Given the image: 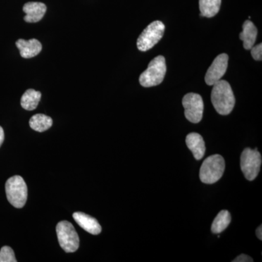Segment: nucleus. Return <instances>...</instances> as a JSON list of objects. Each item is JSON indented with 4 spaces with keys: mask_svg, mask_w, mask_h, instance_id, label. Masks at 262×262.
Segmentation results:
<instances>
[{
    "mask_svg": "<svg viewBox=\"0 0 262 262\" xmlns=\"http://www.w3.org/2000/svg\"><path fill=\"white\" fill-rule=\"evenodd\" d=\"M212 86L211 102L215 111L221 115H228L235 104V98L230 84L226 80H220Z\"/></svg>",
    "mask_w": 262,
    "mask_h": 262,
    "instance_id": "nucleus-1",
    "label": "nucleus"
},
{
    "mask_svg": "<svg viewBox=\"0 0 262 262\" xmlns=\"http://www.w3.org/2000/svg\"><path fill=\"white\" fill-rule=\"evenodd\" d=\"M225 170V161L220 155L208 157L202 164L200 179L204 184H212L218 182Z\"/></svg>",
    "mask_w": 262,
    "mask_h": 262,
    "instance_id": "nucleus-2",
    "label": "nucleus"
},
{
    "mask_svg": "<svg viewBox=\"0 0 262 262\" xmlns=\"http://www.w3.org/2000/svg\"><path fill=\"white\" fill-rule=\"evenodd\" d=\"M166 63L165 57L158 56L151 60L147 69L139 77L141 85L144 88L154 87L162 83L166 74Z\"/></svg>",
    "mask_w": 262,
    "mask_h": 262,
    "instance_id": "nucleus-3",
    "label": "nucleus"
},
{
    "mask_svg": "<svg viewBox=\"0 0 262 262\" xmlns=\"http://www.w3.org/2000/svg\"><path fill=\"white\" fill-rule=\"evenodd\" d=\"M7 198L10 204L16 208L25 206L28 196V189L25 181L20 176H14L5 184Z\"/></svg>",
    "mask_w": 262,
    "mask_h": 262,
    "instance_id": "nucleus-4",
    "label": "nucleus"
},
{
    "mask_svg": "<svg viewBox=\"0 0 262 262\" xmlns=\"http://www.w3.org/2000/svg\"><path fill=\"white\" fill-rule=\"evenodd\" d=\"M165 29V25L160 20L150 24L138 38V49L142 52L151 49L163 38Z\"/></svg>",
    "mask_w": 262,
    "mask_h": 262,
    "instance_id": "nucleus-5",
    "label": "nucleus"
},
{
    "mask_svg": "<svg viewBox=\"0 0 262 262\" xmlns=\"http://www.w3.org/2000/svg\"><path fill=\"white\" fill-rule=\"evenodd\" d=\"M58 243L67 253L75 252L80 246V239L75 227L67 221H62L57 225Z\"/></svg>",
    "mask_w": 262,
    "mask_h": 262,
    "instance_id": "nucleus-6",
    "label": "nucleus"
},
{
    "mask_svg": "<svg viewBox=\"0 0 262 262\" xmlns=\"http://www.w3.org/2000/svg\"><path fill=\"white\" fill-rule=\"evenodd\" d=\"M261 165V155L257 148L254 150L246 148L241 157V168L244 177L248 181H253L257 177Z\"/></svg>",
    "mask_w": 262,
    "mask_h": 262,
    "instance_id": "nucleus-7",
    "label": "nucleus"
},
{
    "mask_svg": "<svg viewBox=\"0 0 262 262\" xmlns=\"http://www.w3.org/2000/svg\"><path fill=\"white\" fill-rule=\"evenodd\" d=\"M186 118L192 123H198L203 118L204 103L201 95L189 93L182 99Z\"/></svg>",
    "mask_w": 262,
    "mask_h": 262,
    "instance_id": "nucleus-8",
    "label": "nucleus"
},
{
    "mask_svg": "<svg viewBox=\"0 0 262 262\" xmlns=\"http://www.w3.org/2000/svg\"><path fill=\"white\" fill-rule=\"evenodd\" d=\"M229 56L226 53L219 55L207 71L205 81L208 85H213L223 77L228 67Z\"/></svg>",
    "mask_w": 262,
    "mask_h": 262,
    "instance_id": "nucleus-9",
    "label": "nucleus"
},
{
    "mask_svg": "<svg viewBox=\"0 0 262 262\" xmlns=\"http://www.w3.org/2000/svg\"><path fill=\"white\" fill-rule=\"evenodd\" d=\"M23 10L26 13L24 20L27 23H37L46 14L47 7L42 3L30 2L24 5Z\"/></svg>",
    "mask_w": 262,
    "mask_h": 262,
    "instance_id": "nucleus-10",
    "label": "nucleus"
},
{
    "mask_svg": "<svg viewBox=\"0 0 262 262\" xmlns=\"http://www.w3.org/2000/svg\"><path fill=\"white\" fill-rule=\"evenodd\" d=\"M74 220L77 225L82 227L86 232L91 234L97 235L101 233V227L97 220L91 215L85 214L82 212H75L73 214Z\"/></svg>",
    "mask_w": 262,
    "mask_h": 262,
    "instance_id": "nucleus-11",
    "label": "nucleus"
},
{
    "mask_svg": "<svg viewBox=\"0 0 262 262\" xmlns=\"http://www.w3.org/2000/svg\"><path fill=\"white\" fill-rule=\"evenodd\" d=\"M15 45L20 51V56L24 58H31L37 56L42 48V44L36 39L29 40L20 39L16 41Z\"/></svg>",
    "mask_w": 262,
    "mask_h": 262,
    "instance_id": "nucleus-12",
    "label": "nucleus"
},
{
    "mask_svg": "<svg viewBox=\"0 0 262 262\" xmlns=\"http://www.w3.org/2000/svg\"><path fill=\"white\" fill-rule=\"evenodd\" d=\"M187 147L192 151L193 156L196 160H201L206 153V144L201 135L196 133H191L186 138Z\"/></svg>",
    "mask_w": 262,
    "mask_h": 262,
    "instance_id": "nucleus-13",
    "label": "nucleus"
},
{
    "mask_svg": "<svg viewBox=\"0 0 262 262\" xmlns=\"http://www.w3.org/2000/svg\"><path fill=\"white\" fill-rule=\"evenodd\" d=\"M258 30L251 20H247L243 25V32L239 34V39L244 42V47L246 50H251L256 40Z\"/></svg>",
    "mask_w": 262,
    "mask_h": 262,
    "instance_id": "nucleus-14",
    "label": "nucleus"
},
{
    "mask_svg": "<svg viewBox=\"0 0 262 262\" xmlns=\"http://www.w3.org/2000/svg\"><path fill=\"white\" fill-rule=\"evenodd\" d=\"M42 94L39 91L29 89L24 93L20 99V104L24 110L32 111L37 107Z\"/></svg>",
    "mask_w": 262,
    "mask_h": 262,
    "instance_id": "nucleus-15",
    "label": "nucleus"
},
{
    "mask_svg": "<svg viewBox=\"0 0 262 262\" xmlns=\"http://www.w3.org/2000/svg\"><path fill=\"white\" fill-rule=\"evenodd\" d=\"M52 125L53 120L51 117L43 114H37L31 117L29 120L31 128L37 132H44L51 128Z\"/></svg>",
    "mask_w": 262,
    "mask_h": 262,
    "instance_id": "nucleus-16",
    "label": "nucleus"
},
{
    "mask_svg": "<svg viewBox=\"0 0 262 262\" xmlns=\"http://www.w3.org/2000/svg\"><path fill=\"white\" fill-rule=\"evenodd\" d=\"M222 0H199L201 16L212 18L219 13Z\"/></svg>",
    "mask_w": 262,
    "mask_h": 262,
    "instance_id": "nucleus-17",
    "label": "nucleus"
},
{
    "mask_svg": "<svg viewBox=\"0 0 262 262\" xmlns=\"http://www.w3.org/2000/svg\"><path fill=\"white\" fill-rule=\"evenodd\" d=\"M231 222V215L228 211L223 210L218 213L212 223L211 232L220 234L227 228Z\"/></svg>",
    "mask_w": 262,
    "mask_h": 262,
    "instance_id": "nucleus-18",
    "label": "nucleus"
},
{
    "mask_svg": "<svg viewBox=\"0 0 262 262\" xmlns=\"http://www.w3.org/2000/svg\"><path fill=\"white\" fill-rule=\"evenodd\" d=\"M14 251L9 246H4L0 250V262H16Z\"/></svg>",
    "mask_w": 262,
    "mask_h": 262,
    "instance_id": "nucleus-19",
    "label": "nucleus"
},
{
    "mask_svg": "<svg viewBox=\"0 0 262 262\" xmlns=\"http://www.w3.org/2000/svg\"><path fill=\"white\" fill-rule=\"evenodd\" d=\"M251 56L253 59L256 61H261L262 58V44L257 45L256 46H253L251 49Z\"/></svg>",
    "mask_w": 262,
    "mask_h": 262,
    "instance_id": "nucleus-20",
    "label": "nucleus"
},
{
    "mask_svg": "<svg viewBox=\"0 0 262 262\" xmlns=\"http://www.w3.org/2000/svg\"><path fill=\"white\" fill-rule=\"evenodd\" d=\"M253 259L252 258L250 257L249 256L246 254H241L234 258L232 262H252Z\"/></svg>",
    "mask_w": 262,
    "mask_h": 262,
    "instance_id": "nucleus-21",
    "label": "nucleus"
},
{
    "mask_svg": "<svg viewBox=\"0 0 262 262\" xmlns=\"http://www.w3.org/2000/svg\"><path fill=\"white\" fill-rule=\"evenodd\" d=\"M5 139V133L3 127L0 126V146L3 144V141Z\"/></svg>",
    "mask_w": 262,
    "mask_h": 262,
    "instance_id": "nucleus-22",
    "label": "nucleus"
},
{
    "mask_svg": "<svg viewBox=\"0 0 262 262\" xmlns=\"http://www.w3.org/2000/svg\"><path fill=\"white\" fill-rule=\"evenodd\" d=\"M261 225H260L259 227H258L257 229H256V236H257V237L258 239H260V241H261L262 239V229H261Z\"/></svg>",
    "mask_w": 262,
    "mask_h": 262,
    "instance_id": "nucleus-23",
    "label": "nucleus"
}]
</instances>
